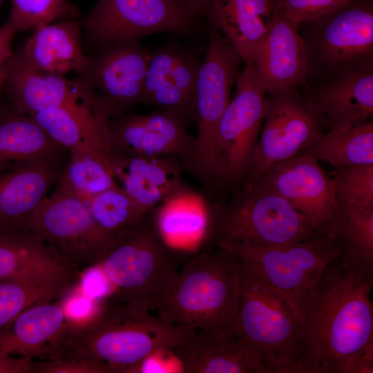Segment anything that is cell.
I'll return each instance as SVG.
<instances>
[{"label": "cell", "mask_w": 373, "mask_h": 373, "mask_svg": "<svg viewBox=\"0 0 373 373\" xmlns=\"http://www.w3.org/2000/svg\"><path fill=\"white\" fill-rule=\"evenodd\" d=\"M251 63L267 95L307 86L309 61L299 26L277 10Z\"/></svg>", "instance_id": "cell-18"}, {"label": "cell", "mask_w": 373, "mask_h": 373, "mask_svg": "<svg viewBox=\"0 0 373 373\" xmlns=\"http://www.w3.org/2000/svg\"><path fill=\"white\" fill-rule=\"evenodd\" d=\"M74 285L0 280V334L26 309L62 298Z\"/></svg>", "instance_id": "cell-34"}, {"label": "cell", "mask_w": 373, "mask_h": 373, "mask_svg": "<svg viewBox=\"0 0 373 373\" xmlns=\"http://www.w3.org/2000/svg\"><path fill=\"white\" fill-rule=\"evenodd\" d=\"M85 203L96 222L111 234L136 224L146 216L117 184L93 195Z\"/></svg>", "instance_id": "cell-35"}, {"label": "cell", "mask_w": 373, "mask_h": 373, "mask_svg": "<svg viewBox=\"0 0 373 373\" xmlns=\"http://www.w3.org/2000/svg\"><path fill=\"white\" fill-rule=\"evenodd\" d=\"M255 181L283 197L320 233H328L339 207L333 180L314 156L301 153L274 164Z\"/></svg>", "instance_id": "cell-15"}, {"label": "cell", "mask_w": 373, "mask_h": 373, "mask_svg": "<svg viewBox=\"0 0 373 373\" xmlns=\"http://www.w3.org/2000/svg\"><path fill=\"white\" fill-rule=\"evenodd\" d=\"M66 151L30 116L15 110L0 117V170L44 162Z\"/></svg>", "instance_id": "cell-29"}, {"label": "cell", "mask_w": 373, "mask_h": 373, "mask_svg": "<svg viewBox=\"0 0 373 373\" xmlns=\"http://www.w3.org/2000/svg\"><path fill=\"white\" fill-rule=\"evenodd\" d=\"M331 174L338 207L373 208V164L335 169Z\"/></svg>", "instance_id": "cell-36"}, {"label": "cell", "mask_w": 373, "mask_h": 373, "mask_svg": "<svg viewBox=\"0 0 373 373\" xmlns=\"http://www.w3.org/2000/svg\"><path fill=\"white\" fill-rule=\"evenodd\" d=\"M305 96L331 131L367 122L373 115V70L346 73L311 88Z\"/></svg>", "instance_id": "cell-23"}, {"label": "cell", "mask_w": 373, "mask_h": 373, "mask_svg": "<svg viewBox=\"0 0 373 373\" xmlns=\"http://www.w3.org/2000/svg\"><path fill=\"white\" fill-rule=\"evenodd\" d=\"M211 0H182L184 7L194 21L205 17L206 12Z\"/></svg>", "instance_id": "cell-43"}, {"label": "cell", "mask_w": 373, "mask_h": 373, "mask_svg": "<svg viewBox=\"0 0 373 373\" xmlns=\"http://www.w3.org/2000/svg\"><path fill=\"white\" fill-rule=\"evenodd\" d=\"M7 78L6 63L0 66V88L6 84Z\"/></svg>", "instance_id": "cell-44"}, {"label": "cell", "mask_w": 373, "mask_h": 373, "mask_svg": "<svg viewBox=\"0 0 373 373\" xmlns=\"http://www.w3.org/2000/svg\"><path fill=\"white\" fill-rule=\"evenodd\" d=\"M273 1H274V3H275V1H276V0H273Z\"/></svg>", "instance_id": "cell-45"}, {"label": "cell", "mask_w": 373, "mask_h": 373, "mask_svg": "<svg viewBox=\"0 0 373 373\" xmlns=\"http://www.w3.org/2000/svg\"><path fill=\"white\" fill-rule=\"evenodd\" d=\"M68 327L63 300L33 305L0 334V351L31 358L48 357L60 348Z\"/></svg>", "instance_id": "cell-26"}, {"label": "cell", "mask_w": 373, "mask_h": 373, "mask_svg": "<svg viewBox=\"0 0 373 373\" xmlns=\"http://www.w3.org/2000/svg\"><path fill=\"white\" fill-rule=\"evenodd\" d=\"M56 143L66 149L84 142L108 143L110 119L95 105L76 103L30 116Z\"/></svg>", "instance_id": "cell-30"}, {"label": "cell", "mask_w": 373, "mask_h": 373, "mask_svg": "<svg viewBox=\"0 0 373 373\" xmlns=\"http://www.w3.org/2000/svg\"><path fill=\"white\" fill-rule=\"evenodd\" d=\"M175 156L131 155L111 151L116 183L146 216L182 188L181 171Z\"/></svg>", "instance_id": "cell-22"}, {"label": "cell", "mask_w": 373, "mask_h": 373, "mask_svg": "<svg viewBox=\"0 0 373 373\" xmlns=\"http://www.w3.org/2000/svg\"><path fill=\"white\" fill-rule=\"evenodd\" d=\"M254 267L275 289L286 295L298 312L299 303L341 249L328 234L281 245L236 242L216 245Z\"/></svg>", "instance_id": "cell-11"}, {"label": "cell", "mask_w": 373, "mask_h": 373, "mask_svg": "<svg viewBox=\"0 0 373 373\" xmlns=\"http://www.w3.org/2000/svg\"><path fill=\"white\" fill-rule=\"evenodd\" d=\"M15 32L7 21L0 27V66L6 64L13 53L12 45Z\"/></svg>", "instance_id": "cell-42"}, {"label": "cell", "mask_w": 373, "mask_h": 373, "mask_svg": "<svg viewBox=\"0 0 373 373\" xmlns=\"http://www.w3.org/2000/svg\"><path fill=\"white\" fill-rule=\"evenodd\" d=\"M231 201L214 208L213 242L281 245L321 233L283 197L257 181L244 182Z\"/></svg>", "instance_id": "cell-6"}, {"label": "cell", "mask_w": 373, "mask_h": 373, "mask_svg": "<svg viewBox=\"0 0 373 373\" xmlns=\"http://www.w3.org/2000/svg\"><path fill=\"white\" fill-rule=\"evenodd\" d=\"M25 231L55 249L80 273L96 265L115 235L96 222L83 200L57 188L34 209Z\"/></svg>", "instance_id": "cell-10"}, {"label": "cell", "mask_w": 373, "mask_h": 373, "mask_svg": "<svg viewBox=\"0 0 373 373\" xmlns=\"http://www.w3.org/2000/svg\"><path fill=\"white\" fill-rule=\"evenodd\" d=\"M6 84L15 110L31 116L64 105H97L94 94L82 80L45 73L24 63L16 53L6 62Z\"/></svg>", "instance_id": "cell-19"}, {"label": "cell", "mask_w": 373, "mask_h": 373, "mask_svg": "<svg viewBox=\"0 0 373 373\" xmlns=\"http://www.w3.org/2000/svg\"><path fill=\"white\" fill-rule=\"evenodd\" d=\"M274 11L273 0H211L205 17L245 64L253 61L267 35Z\"/></svg>", "instance_id": "cell-28"}, {"label": "cell", "mask_w": 373, "mask_h": 373, "mask_svg": "<svg viewBox=\"0 0 373 373\" xmlns=\"http://www.w3.org/2000/svg\"><path fill=\"white\" fill-rule=\"evenodd\" d=\"M200 64L195 55L174 44L151 52L140 103L173 115L184 123L195 119Z\"/></svg>", "instance_id": "cell-16"}, {"label": "cell", "mask_w": 373, "mask_h": 373, "mask_svg": "<svg viewBox=\"0 0 373 373\" xmlns=\"http://www.w3.org/2000/svg\"><path fill=\"white\" fill-rule=\"evenodd\" d=\"M328 235L341 249V260L373 271V208L341 206Z\"/></svg>", "instance_id": "cell-32"}, {"label": "cell", "mask_w": 373, "mask_h": 373, "mask_svg": "<svg viewBox=\"0 0 373 373\" xmlns=\"http://www.w3.org/2000/svg\"><path fill=\"white\" fill-rule=\"evenodd\" d=\"M208 25L206 53L200 66L195 90L198 134L186 164L198 176L210 180L217 127L244 61L219 30L209 21Z\"/></svg>", "instance_id": "cell-8"}, {"label": "cell", "mask_w": 373, "mask_h": 373, "mask_svg": "<svg viewBox=\"0 0 373 373\" xmlns=\"http://www.w3.org/2000/svg\"><path fill=\"white\" fill-rule=\"evenodd\" d=\"M351 0H276L274 10L300 26L347 5Z\"/></svg>", "instance_id": "cell-38"}, {"label": "cell", "mask_w": 373, "mask_h": 373, "mask_svg": "<svg viewBox=\"0 0 373 373\" xmlns=\"http://www.w3.org/2000/svg\"><path fill=\"white\" fill-rule=\"evenodd\" d=\"M182 251L168 246L152 220L140 222L115 233L96 263L113 285L111 298L157 311L180 271Z\"/></svg>", "instance_id": "cell-4"}, {"label": "cell", "mask_w": 373, "mask_h": 373, "mask_svg": "<svg viewBox=\"0 0 373 373\" xmlns=\"http://www.w3.org/2000/svg\"><path fill=\"white\" fill-rule=\"evenodd\" d=\"M156 209L152 220L172 249L187 252L213 241L214 208L198 193L182 186Z\"/></svg>", "instance_id": "cell-25"}, {"label": "cell", "mask_w": 373, "mask_h": 373, "mask_svg": "<svg viewBox=\"0 0 373 373\" xmlns=\"http://www.w3.org/2000/svg\"><path fill=\"white\" fill-rule=\"evenodd\" d=\"M16 55L37 70L63 76L71 72L82 75L89 62L82 50L80 23L74 20L35 29Z\"/></svg>", "instance_id": "cell-27"}, {"label": "cell", "mask_w": 373, "mask_h": 373, "mask_svg": "<svg viewBox=\"0 0 373 373\" xmlns=\"http://www.w3.org/2000/svg\"><path fill=\"white\" fill-rule=\"evenodd\" d=\"M67 164L57 182L58 189L70 193L84 202L117 184L110 161V146L84 142L69 151Z\"/></svg>", "instance_id": "cell-31"}, {"label": "cell", "mask_w": 373, "mask_h": 373, "mask_svg": "<svg viewBox=\"0 0 373 373\" xmlns=\"http://www.w3.org/2000/svg\"><path fill=\"white\" fill-rule=\"evenodd\" d=\"M34 359L0 351V373H32Z\"/></svg>", "instance_id": "cell-41"}, {"label": "cell", "mask_w": 373, "mask_h": 373, "mask_svg": "<svg viewBox=\"0 0 373 373\" xmlns=\"http://www.w3.org/2000/svg\"><path fill=\"white\" fill-rule=\"evenodd\" d=\"M182 372L173 350L152 353L140 361L130 373H178Z\"/></svg>", "instance_id": "cell-40"}, {"label": "cell", "mask_w": 373, "mask_h": 373, "mask_svg": "<svg viewBox=\"0 0 373 373\" xmlns=\"http://www.w3.org/2000/svg\"><path fill=\"white\" fill-rule=\"evenodd\" d=\"M303 153L327 162L335 169L373 164L371 121L345 131L319 133Z\"/></svg>", "instance_id": "cell-33"}, {"label": "cell", "mask_w": 373, "mask_h": 373, "mask_svg": "<svg viewBox=\"0 0 373 373\" xmlns=\"http://www.w3.org/2000/svg\"><path fill=\"white\" fill-rule=\"evenodd\" d=\"M173 353L182 373H268L254 352L234 335L192 330Z\"/></svg>", "instance_id": "cell-24"}, {"label": "cell", "mask_w": 373, "mask_h": 373, "mask_svg": "<svg viewBox=\"0 0 373 373\" xmlns=\"http://www.w3.org/2000/svg\"><path fill=\"white\" fill-rule=\"evenodd\" d=\"M325 126L296 87L267 95L260 137L243 183L254 182L271 166L303 153Z\"/></svg>", "instance_id": "cell-12"}, {"label": "cell", "mask_w": 373, "mask_h": 373, "mask_svg": "<svg viewBox=\"0 0 373 373\" xmlns=\"http://www.w3.org/2000/svg\"><path fill=\"white\" fill-rule=\"evenodd\" d=\"M217 127L211 180L241 186L249 173L263 122L267 94L253 63L245 66Z\"/></svg>", "instance_id": "cell-7"}, {"label": "cell", "mask_w": 373, "mask_h": 373, "mask_svg": "<svg viewBox=\"0 0 373 373\" xmlns=\"http://www.w3.org/2000/svg\"><path fill=\"white\" fill-rule=\"evenodd\" d=\"M101 47L99 54L89 57L88 67L81 75L99 108L111 119L140 103L151 52L138 40L112 42Z\"/></svg>", "instance_id": "cell-14"}, {"label": "cell", "mask_w": 373, "mask_h": 373, "mask_svg": "<svg viewBox=\"0 0 373 373\" xmlns=\"http://www.w3.org/2000/svg\"><path fill=\"white\" fill-rule=\"evenodd\" d=\"M111 151L131 155L175 156L185 163L195 138L184 122L162 111L150 114H128L112 118L108 123Z\"/></svg>", "instance_id": "cell-17"}, {"label": "cell", "mask_w": 373, "mask_h": 373, "mask_svg": "<svg viewBox=\"0 0 373 373\" xmlns=\"http://www.w3.org/2000/svg\"><path fill=\"white\" fill-rule=\"evenodd\" d=\"M79 271L28 231L0 234V280L75 285Z\"/></svg>", "instance_id": "cell-20"}, {"label": "cell", "mask_w": 373, "mask_h": 373, "mask_svg": "<svg viewBox=\"0 0 373 373\" xmlns=\"http://www.w3.org/2000/svg\"><path fill=\"white\" fill-rule=\"evenodd\" d=\"M373 271L330 262L298 305L287 373H372Z\"/></svg>", "instance_id": "cell-1"}, {"label": "cell", "mask_w": 373, "mask_h": 373, "mask_svg": "<svg viewBox=\"0 0 373 373\" xmlns=\"http://www.w3.org/2000/svg\"><path fill=\"white\" fill-rule=\"evenodd\" d=\"M298 321L291 300L254 267L240 261V297L233 335L254 352L268 373H287Z\"/></svg>", "instance_id": "cell-5"}, {"label": "cell", "mask_w": 373, "mask_h": 373, "mask_svg": "<svg viewBox=\"0 0 373 373\" xmlns=\"http://www.w3.org/2000/svg\"><path fill=\"white\" fill-rule=\"evenodd\" d=\"M240 297V261L217 246L184 262L157 316L168 324L231 336Z\"/></svg>", "instance_id": "cell-3"}, {"label": "cell", "mask_w": 373, "mask_h": 373, "mask_svg": "<svg viewBox=\"0 0 373 373\" xmlns=\"http://www.w3.org/2000/svg\"><path fill=\"white\" fill-rule=\"evenodd\" d=\"M194 22L182 0H98L84 26L88 41L102 46L157 32L186 33Z\"/></svg>", "instance_id": "cell-13"}, {"label": "cell", "mask_w": 373, "mask_h": 373, "mask_svg": "<svg viewBox=\"0 0 373 373\" xmlns=\"http://www.w3.org/2000/svg\"><path fill=\"white\" fill-rule=\"evenodd\" d=\"M36 373H111L104 365L95 361L55 355L48 360L33 361Z\"/></svg>", "instance_id": "cell-39"}, {"label": "cell", "mask_w": 373, "mask_h": 373, "mask_svg": "<svg viewBox=\"0 0 373 373\" xmlns=\"http://www.w3.org/2000/svg\"><path fill=\"white\" fill-rule=\"evenodd\" d=\"M307 23L310 25L309 31L303 38L309 68L316 66L332 79L354 71L373 70L370 1L351 0L341 8Z\"/></svg>", "instance_id": "cell-9"}, {"label": "cell", "mask_w": 373, "mask_h": 373, "mask_svg": "<svg viewBox=\"0 0 373 373\" xmlns=\"http://www.w3.org/2000/svg\"><path fill=\"white\" fill-rule=\"evenodd\" d=\"M192 330L110 297L87 320L69 326L54 355L95 361L111 373H130L146 356L178 347Z\"/></svg>", "instance_id": "cell-2"}, {"label": "cell", "mask_w": 373, "mask_h": 373, "mask_svg": "<svg viewBox=\"0 0 373 373\" xmlns=\"http://www.w3.org/2000/svg\"><path fill=\"white\" fill-rule=\"evenodd\" d=\"M64 156L0 170V234L26 230L30 216L58 181Z\"/></svg>", "instance_id": "cell-21"}, {"label": "cell", "mask_w": 373, "mask_h": 373, "mask_svg": "<svg viewBox=\"0 0 373 373\" xmlns=\"http://www.w3.org/2000/svg\"><path fill=\"white\" fill-rule=\"evenodd\" d=\"M72 10L68 0H12L7 22L15 32L35 30Z\"/></svg>", "instance_id": "cell-37"}]
</instances>
